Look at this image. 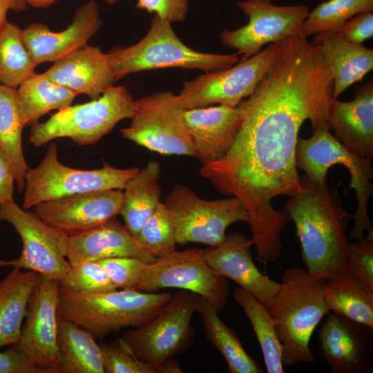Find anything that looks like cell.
<instances>
[{
    "label": "cell",
    "mask_w": 373,
    "mask_h": 373,
    "mask_svg": "<svg viewBox=\"0 0 373 373\" xmlns=\"http://www.w3.org/2000/svg\"><path fill=\"white\" fill-rule=\"evenodd\" d=\"M277 57L254 92L238 105V134L219 160L202 165L200 175L221 193L247 208L257 259L277 260L282 233L291 220L272 200L301 191L296 149L302 124L312 130L328 124L334 81L321 48L299 37L280 40ZM330 128V127H329Z\"/></svg>",
    "instance_id": "cell-1"
},
{
    "label": "cell",
    "mask_w": 373,
    "mask_h": 373,
    "mask_svg": "<svg viewBox=\"0 0 373 373\" xmlns=\"http://www.w3.org/2000/svg\"><path fill=\"white\" fill-rule=\"evenodd\" d=\"M301 191L290 196L285 211L295 224L307 271L327 280L351 271L346 229L352 215L343 207L337 189L300 176Z\"/></svg>",
    "instance_id": "cell-2"
},
{
    "label": "cell",
    "mask_w": 373,
    "mask_h": 373,
    "mask_svg": "<svg viewBox=\"0 0 373 373\" xmlns=\"http://www.w3.org/2000/svg\"><path fill=\"white\" fill-rule=\"evenodd\" d=\"M325 282L301 267L288 268L282 275L280 289L263 305L276 321L284 367L315 361L310 339L323 317L329 314L324 294Z\"/></svg>",
    "instance_id": "cell-3"
},
{
    "label": "cell",
    "mask_w": 373,
    "mask_h": 373,
    "mask_svg": "<svg viewBox=\"0 0 373 373\" xmlns=\"http://www.w3.org/2000/svg\"><path fill=\"white\" fill-rule=\"evenodd\" d=\"M171 293L120 289L90 294L59 284L58 316L103 338L153 318L172 298Z\"/></svg>",
    "instance_id": "cell-4"
},
{
    "label": "cell",
    "mask_w": 373,
    "mask_h": 373,
    "mask_svg": "<svg viewBox=\"0 0 373 373\" xmlns=\"http://www.w3.org/2000/svg\"><path fill=\"white\" fill-rule=\"evenodd\" d=\"M107 53L116 82L130 73L164 68L218 71L240 61L237 53L220 55L191 49L178 38L171 22L155 15L140 41Z\"/></svg>",
    "instance_id": "cell-5"
},
{
    "label": "cell",
    "mask_w": 373,
    "mask_h": 373,
    "mask_svg": "<svg viewBox=\"0 0 373 373\" xmlns=\"http://www.w3.org/2000/svg\"><path fill=\"white\" fill-rule=\"evenodd\" d=\"M329 126H320L312 130L307 139L298 136L296 149L297 169L317 184H325L329 169L334 164L345 166L351 182L347 189L356 192L357 209L352 215L354 227L348 236L350 240H362L364 233L372 232L367 213L368 199L373 194V169L371 161L361 158L348 150L329 132Z\"/></svg>",
    "instance_id": "cell-6"
},
{
    "label": "cell",
    "mask_w": 373,
    "mask_h": 373,
    "mask_svg": "<svg viewBox=\"0 0 373 373\" xmlns=\"http://www.w3.org/2000/svg\"><path fill=\"white\" fill-rule=\"evenodd\" d=\"M135 100L129 90L114 85L90 102L59 110L44 122L31 126L29 142L36 147L68 137L79 146L96 143L120 121L131 119Z\"/></svg>",
    "instance_id": "cell-7"
},
{
    "label": "cell",
    "mask_w": 373,
    "mask_h": 373,
    "mask_svg": "<svg viewBox=\"0 0 373 373\" xmlns=\"http://www.w3.org/2000/svg\"><path fill=\"white\" fill-rule=\"evenodd\" d=\"M140 169H118L105 163L97 169L65 166L58 160L57 145L51 142L40 163L26 175L23 209L62 197L111 189L123 190Z\"/></svg>",
    "instance_id": "cell-8"
},
{
    "label": "cell",
    "mask_w": 373,
    "mask_h": 373,
    "mask_svg": "<svg viewBox=\"0 0 373 373\" xmlns=\"http://www.w3.org/2000/svg\"><path fill=\"white\" fill-rule=\"evenodd\" d=\"M185 110L178 95L155 92L135 100L130 125L119 133L124 138L162 155L195 157Z\"/></svg>",
    "instance_id": "cell-9"
},
{
    "label": "cell",
    "mask_w": 373,
    "mask_h": 373,
    "mask_svg": "<svg viewBox=\"0 0 373 373\" xmlns=\"http://www.w3.org/2000/svg\"><path fill=\"white\" fill-rule=\"evenodd\" d=\"M164 204L171 214L176 243L180 245L198 242L216 247L224 240L229 225L250 221L247 208L238 198L206 200L182 184L173 186Z\"/></svg>",
    "instance_id": "cell-10"
},
{
    "label": "cell",
    "mask_w": 373,
    "mask_h": 373,
    "mask_svg": "<svg viewBox=\"0 0 373 373\" xmlns=\"http://www.w3.org/2000/svg\"><path fill=\"white\" fill-rule=\"evenodd\" d=\"M198 295L183 290L171 300L150 321L121 336L133 353L161 373L160 366L193 343L192 318L197 312Z\"/></svg>",
    "instance_id": "cell-11"
},
{
    "label": "cell",
    "mask_w": 373,
    "mask_h": 373,
    "mask_svg": "<svg viewBox=\"0 0 373 373\" xmlns=\"http://www.w3.org/2000/svg\"><path fill=\"white\" fill-rule=\"evenodd\" d=\"M0 221L10 223L22 242L19 257L0 259V267L33 271L61 283L71 267L67 259L69 236L46 223L34 212L21 209L15 201L0 204Z\"/></svg>",
    "instance_id": "cell-12"
},
{
    "label": "cell",
    "mask_w": 373,
    "mask_h": 373,
    "mask_svg": "<svg viewBox=\"0 0 373 373\" xmlns=\"http://www.w3.org/2000/svg\"><path fill=\"white\" fill-rule=\"evenodd\" d=\"M204 249L175 250L146 265L135 290L153 292L164 288H178L194 293L221 312L227 305L228 278L207 262Z\"/></svg>",
    "instance_id": "cell-13"
},
{
    "label": "cell",
    "mask_w": 373,
    "mask_h": 373,
    "mask_svg": "<svg viewBox=\"0 0 373 373\" xmlns=\"http://www.w3.org/2000/svg\"><path fill=\"white\" fill-rule=\"evenodd\" d=\"M278 52L271 44L252 57L228 68L207 72L186 81L178 95L186 109L220 104L237 106L250 96L274 63Z\"/></svg>",
    "instance_id": "cell-14"
},
{
    "label": "cell",
    "mask_w": 373,
    "mask_h": 373,
    "mask_svg": "<svg viewBox=\"0 0 373 373\" xmlns=\"http://www.w3.org/2000/svg\"><path fill=\"white\" fill-rule=\"evenodd\" d=\"M237 6L249 18L248 23L236 30H223L220 41L247 59L267 44L300 34L309 8L305 5L277 6L272 0H245Z\"/></svg>",
    "instance_id": "cell-15"
},
{
    "label": "cell",
    "mask_w": 373,
    "mask_h": 373,
    "mask_svg": "<svg viewBox=\"0 0 373 373\" xmlns=\"http://www.w3.org/2000/svg\"><path fill=\"white\" fill-rule=\"evenodd\" d=\"M59 283L39 275L30 296L26 321L15 344L36 373H61L57 343Z\"/></svg>",
    "instance_id": "cell-16"
},
{
    "label": "cell",
    "mask_w": 373,
    "mask_h": 373,
    "mask_svg": "<svg viewBox=\"0 0 373 373\" xmlns=\"http://www.w3.org/2000/svg\"><path fill=\"white\" fill-rule=\"evenodd\" d=\"M122 202V191L111 189L65 196L32 208L46 223L70 236L116 218Z\"/></svg>",
    "instance_id": "cell-17"
},
{
    "label": "cell",
    "mask_w": 373,
    "mask_h": 373,
    "mask_svg": "<svg viewBox=\"0 0 373 373\" xmlns=\"http://www.w3.org/2000/svg\"><path fill=\"white\" fill-rule=\"evenodd\" d=\"M318 334V354L330 373H372L373 328L343 316L328 314Z\"/></svg>",
    "instance_id": "cell-18"
},
{
    "label": "cell",
    "mask_w": 373,
    "mask_h": 373,
    "mask_svg": "<svg viewBox=\"0 0 373 373\" xmlns=\"http://www.w3.org/2000/svg\"><path fill=\"white\" fill-rule=\"evenodd\" d=\"M102 26L97 3L94 0L77 7L72 22L64 30L54 32L41 23H31L21 30L22 38L37 66L55 62L83 47Z\"/></svg>",
    "instance_id": "cell-19"
},
{
    "label": "cell",
    "mask_w": 373,
    "mask_h": 373,
    "mask_svg": "<svg viewBox=\"0 0 373 373\" xmlns=\"http://www.w3.org/2000/svg\"><path fill=\"white\" fill-rule=\"evenodd\" d=\"M252 245L251 238L243 233L229 232L219 245L204 250V256L214 271L233 280L264 305L278 291L280 283L256 267L251 258Z\"/></svg>",
    "instance_id": "cell-20"
},
{
    "label": "cell",
    "mask_w": 373,
    "mask_h": 373,
    "mask_svg": "<svg viewBox=\"0 0 373 373\" xmlns=\"http://www.w3.org/2000/svg\"><path fill=\"white\" fill-rule=\"evenodd\" d=\"M184 119L195 152L202 165L221 158L232 145L240 127V108L220 104L186 109Z\"/></svg>",
    "instance_id": "cell-21"
},
{
    "label": "cell",
    "mask_w": 373,
    "mask_h": 373,
    "mask_svg": "<svg viewBox=\"0 0 373 373\" xmlns=\"http://www.w3.org/2000/svg\"><path fill=\"white\" fill-rule=\"evenodd\" d=\"M44 73L56 84L92 99L116 82L108 53L88 44L54 62Z\"/></svg>",
    "instance_id": "cell-22"
},
{
    "label": "cell",
    "mask_w": 373,
    "mask_h": 373,
    "mask_svg": "<svg viewBox=\"0 0 373 373\" xmlns=\"http://www.w3.org/2000/svg\"><path fill=\"white\" fill-rule=\"evenodd\" d=\"M113 257L138 258L149 264L157 258L116 218L68 237L67 259L71 265Z\"/></svg>",
    "instance_id": "cell-23"
},
{
    "label": "cell",
    "mask_w": 373,
    "mask_h": 373,
    "mask_svg": "<svg viewBox=\"0 0 373 373\" xmlns=\"http://www.w3.org/2000/svg\"><path fill=\"white\" fill-rule=\"evenodd\" d=\"M328 124L335 137L358 157L373 158V84L358 87L349 102L332 99Z\"/></svg>",
    "instance_id": "cell-24"
},
{
    "label": "cell",
    "mask_w": 373,
    "mask_h": 373,
    "mask_svg": "<svg viewBox=\"0 0 373 373\" xmlns=\"http://www.w3.org/2000/svg\"><path fill=\"white\" fill-rule=\"evenodd\" d=\"M311 43L322 49L334 81V99L373 68V50L349 41L336 30L315 34Z\"/></svg>",
    "instance_id": "cell-25"
},
{
    "label": "cell",
    "mask_w": 373,
    "mask_h": 373,
    "mask_svg": "<svg viewBox=\"0 0 373 373\" xmlns=\"http://www.w3.org/2000/svg\"><path fill=\"white\" fill-rule=\"evenodd\" d=\"M39 274L13 268L0 281V347L16 344Z\"/></svg>",
    "instance_id": "cell-26"
},
{
    "label": "cell",
    "mask_w": 373,
    "mask_h": 373,
    "mask_svg": "<svg viewBox=\"0 0 373 373\" xmlns=\"http://www.w3.org/2000/svg\"><path fill=\"white\" fill-rule=\"evenodd\" d=\"M160 173V164L149 160L124 186L119 214L126 228L135 236L161 202Z\"/></svg>",
    "instance_id": "cell-27"
},
{
    "label": "cell",
    "mask_w": 373,
    "mask_h": 373,
    "mask_svg": "<svg viewBox=\"0 0 373 373\" xmlns=\"http://www.w3.org/2000/svg\"><path fill=\"white\" fill-rule=\"evenodd\" d=\"M94 336L58 316L57 343L61 373H104L102 352Z\"/></svg>",
    "instance_id": "cell-28"
},
{
    "label": "cell",
    "mask_w": 373,
    "mask_h": 373,
    "mask_svg": "<svg viewBox=\"0 0 373 373\" xmlns=\"http://www.w3.org/2000/svg\"><path fill=\"white\" fill-rule=\"evenodd\" d=\"M324 294L329 312L373 328V293L353 272L326 280Z\"/></svg>",
    "instance_id": "cell-29"
},
{
    "label": "cell",
    "mask_w": 373,
    "mask_h": 373,
    "mask_svg": "<svg viewBox=\"0 0 373 373\" xmlns=\"http://www.w3.org/2000/svg\"><path fill=\"white\" fill-rule=\"evenodd\" d=\"M197 312L201 316L207 339L224 358L228 372H264L263 368L246 352L236 332L220 319L216 308L200 296Z\"/></svg>",
    "instance_id": "cell-30"
},
{
    "label": "cell",
    "mask_w": 373,
    "mask_h": 373,
    "mask_svg": "<svg viewBox=\"0 0 373 373\" xmlns=\"http://www.w3.org/2000/svg\"><path fill=\"white\" fill-rule=\"evenodd\" d=\"M23 127L17 89L0 84V149L10 163L19 193L29 169L22 149Z\"/></svg>",
    "instance_id": "cell-31"
},
{
    "label": "cell",
    "mask_w": 373,
    "mask_h": 373,
    "mask_svg": "<svg viewBox=\"0 0 373 373\" xmlns=\"http://www.w3.org/2000/svg\"><path fill=\"white\" fill-rule=\"evenodd\" d=\"M24 127L32 126L52 110H61L70 105L77 95L56 84L44 73H36L17 89Z\"/></svg>",
    "instance_id": "cell-32"
},
{
    "label": "cell",
    "mask_w": 373,
    "mask_h": 373,
    "mask_svg": "<svg viewBox=\"0 0 373 373\" xmlns=\"http://www.w3.org/2000/svg\"><path fill=\"white\" fill-rule=\"evenodd\" d=\"M233 297L249 319L257 336L268 373H283L282 348L276 332V321L251 294L236 287Z\"/></svg>",
    "instance_id": "cell-33"
},
{
    "label": "cell",
    "mask_w": 373,
    "mask_h": 373,
    "mask_svg": "<svg viewBox=\"0 0 373 373\" xmlns=\"http://www.w3.org/2000/svg\"><path fill=\"white\" fill-rule=\"evenodd\" d=\"M21 30L8 21L0 30V84L16 89L36 74Z\"/></svg>",
    "instance_id": "cell-34"
},
{
    "label": "cell",
    "mask_w": 373,
    "mask_h": 373,
    "mask_svg": "<svg viewBox=\"0 0 373 373\" xmlns=\"http://www.w3.org/2000/svg\"><path fill=\"white\" fill-rule=\"evenodd\" d=\"M373 0H328L309 12L301 28L305 37L336 30L352 17L372 12Z\"/></svg>",
    "instance_id": "cell-35"
},
{
    "label": "cell",
    "mask_w": 373,
    "mask_h": 373,
    "mask_svg": "<svg viewBox=\"0 0 373 373\" xmlns=\"http://www.w3.org/2000/svg\"><path fill=\"white\" fill-rule=\"evenodd\" d=\"M135 237L140 244L156 258L176 250L173 221L164 203L159 204Z\"/></svg>",
    "instance_id": "cell-36"
},
{
    "label": "cell",
    "mask_w": 373,
    "mask_h": 373,
    "mask_svg": "<svg viewBox=\"0 0 373 373\" xmlns=\"http://www.w3.org/2000/svg\"><path fill=\"white\" fill-rule=\"evenodd\" d=\"M59 284L75 291L90 294L106 293L117 289L97 261L71 265L68 274Z\"/></svg>",
    "instance_id": "cell-37"
},
{
    "label": "cell",
    "mask_w": 373,
    "mask_h": 373,
    "mask_svg": "<svg viewBox=\"0 0 373 373\" xmlns=\"http://www.w3.org/2000/svg\"><path fill=\"white\" fill-rule=\"evenodd\" d=\"M100 347L104 373H158L156 367L137 358L121 337Z\"/></svg>",
    "instance_id": "cell-38"
},
{
    "label": "cell",
    "mask_w": 373,
    "mask_h": 373,
    "mask_svg": "<svg viewBox=\"0 0 373 373\" xmlns=\"http://www.w3.org/2000/svg\"><path fill=\"white\" fill-rule=\"evenodd\" d=\"M117 288L134 289L149 264L134 257H113L97 260Z\"/></svg>",
    "instance_id": "cell-39"
},
{
    "label": "cell",
    "mask_w": 373,
    "mask_h": 373,
    "mask_svg": "<svg viewBox=\"0 0 373 373\" xmlns=\"http://www.w3.org/2000/svg\"><path fill=\"white\" fill-rule=\"evenodd\" d=\"M348 265L350 271L373 293V231L362 240L350 242Z\"/></svg>",
    "instance_id": "cell-40"
},
{
    "label": "cell",
    "mask_w": 373,
    "mask_h": 373,
    "mask_svg": "<svg viewBox=\"0 0 373 373\" xmlns=\"http://www.w3.org/2000/svg\"><path fill=\"white\" fill-rule=\"evenodd\" d=\"M189 0H137V8L154 13L171 23L186 19Z\"/></svg>",
    "instance_id": "cell-41"
},
{
    "label": "cell",
    "mask_w": 373,
    "mask_h": 373,
    "mask_svg": "<svg viewBox=\"0 0 373 373\" xmlns=\"http://www.w3.org/2000/svg\"><path fill=\"white\" fill-rule=\"evenodd\" d=\"M336 30L349 41L362 44L373 36V14L369 12L356 15Z\"/></svg>",
    "instance_id": "cell-42"
},
{
    "label": "cell",
    "mask_w": 373,
    "mask_h": 373,
    "mask_svg": "<svg viewBox=\"0 0 373 373\" xmlns=\"http://www.w3.org/2000/svg\"><path fill=\"white\" fill-rule=\"evenodd\" d=\"M0 373H36L26 356L15 345L0 352Z\"/></svg>",
    "instance_id": "cell-43"
},
{
    "label": "cell",
    "mask_w": 373,
    "mask_h": 373,
    "mask_svg": "<svg viewBox=\"0 0 373 373\" xmlns=\"http://www.w3.org/2000/svg\"><path fill=\"white\" fill-rule=\"evenodd\" d=\"M15 179L10 163L0 149V204L14 202Z\"/></svg>",
    "instance_id": "cell-44"
},
{
    "label": "cell",
    "mask_w": 373,
    "mask_h": 373,
    "mask_svg": "<svg viewBox=\"0 0 373 373\" xmlns=\"http://www.w3.org/2000/svg\"><path fill=\"white\" fill-rule=\"evenodd\" d=\"M25 0H0V30L6 23V14L9 10L19 12L26 10Z\"/></svg>",
    "instance_id": "cell-45"
},
{
    "label": "cell",
    "mask_w": 373,
    "mask_h": 373,
    "mask_svg": "<svg viewBox=\"0 0 373 373\" xmlns=\"http://www.w3.org/2000/svg\"><path fill=\"white\" fill-rule=\"evenodd\" d=\"M27 4L37 8H47L58 0H25Z\"/></svg>",
    "instance_id": "cell-46"
},
{
    "label": "cell",
    "mask_w": 373,
    "mask_h": 373,
    "mask_svg": "<svg viewBox=\"0 0 373 373\" xmlns=\"http://www.w3.org/2000/svg\"><path fill=\"white\" fill-rule=\"evenodd\" d=\"M119 0H105L106 3L109 5L115 4Z\"/></svg>",
    "instance_id": "cell-47"
}]
</instances>
